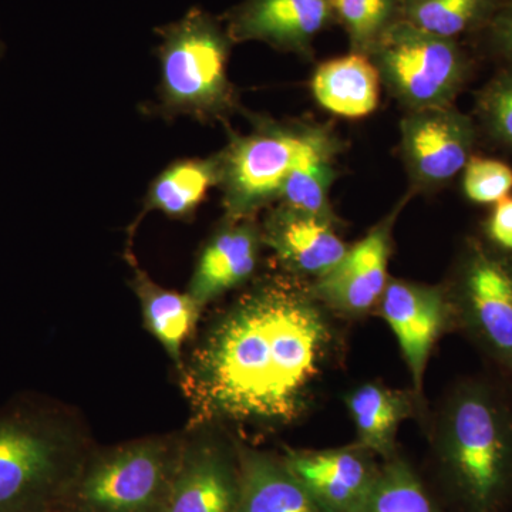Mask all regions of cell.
I'll use <instances>...</instances> for the list:
<instances>
[{
  "mask_svg": "<svg viewBox=\"0 0 512 512\" xmlns=\"http://www.w3.org/2000/svg\"><path fill=\"white\" fill-rule=\"evenodd\" d=\"M311 282L256 279L211 323L183 387L201 423L285 427L302 419L342 353V333Z\"/></svg>",
  "mask_w": 512,
  "mask_h": 512,
  "instance_id": "1",
  "label": "cell"
},
{
  "mask_svg": "<svg viewBox=\"0 0 512 512\" xmlns=\"http://www.w3.org/2000/svg\"><path fill=\"white\" fill-rule=\"evenodd\" d=\"M431 436L434 464L454 512L512 507V393L488 377L450 390Z\"/></svg>",
  "mask_w": 512,
  "mask_h": 512,
  "instance_id": "2",
  "label": "cell"
},
{
  "mask_svg": "<svg viewBox=\"0 0 512 512\" xmlns=\"http://www.w3.org/2000/svg\"><path fill=\"white\" fill-rule=\"evenodd\" d=\"M82 440L53 410L0 412V512H66L86 460Z\"/></svg>",
  "mask_w": 512,
  "mask_h": 512,
  "instance_id": "3",
  "label": "cell"
},
{
  "mask_svg": "<svg viewBox=\"0 0 512 512\" xmlns=\"http://www.w3.org/2000/svg\"><path fill=\"white\" fill-rule=\"evenodd\" d=\"M158 33V116L225 123L239 106L228 74L234 42L225 26L205 10L192 8Z\"/></svg>",
  "mask_w": 512,
  "mask_h": 512,
  "instance_id": "4",
  "label": "cell"
},
{
  "mask_svg": "<svg viewBox=\"0 0 512 512\" xmlns=\"http://www.w3.org/2000/svg\"><path fill=\"white\" fill-rule=\"evenodd\" d=\"M342 143L329 126L255 116L247 134L218 151L224 217L256 218L278 201L288 175L306 158Z\"/></svg>",
  "mask_w": 512,
  "mask_h": 512,
  "instance_id": "5",
  "label": "cell"
},
{
  "mask_svg": "<svg viewBox=\"0 0 512 512\" xmlns=\"http://www.w3.org/2000/svg\"><path fill=\"white\" fill-rule=\"evenodd\" d=\"M183 437L90 451L66 512H163Z\"/></svg>",
  "mask_w": 512,
  "mask_h": 512,
  "instance_id": "6",
  "label": "cell"
},
{
  "mask_svg": "<svg viewBox=\"0 0 512 512\" xmlns=\"http://www.w3.org/2000/svg\"><path fill=\"white\" fill-rule=\"evenodd\" d=\"M444 285L456 330L512 383V255L468 237Z\"/></svg>",
  "mask_w": 512,
  "mask_h": 512,
  "instance_id": "7",
  "label": "cell"
},
{
  "mask_svg": "<svg viewBox=\"0 0 512 512\" xmlns=\"http://www.w3.org/2000/svg\"><path fill=\"white\" fill-rule=\"evenodd\" d=\"M367 57L406 113L453 106L473 70L458 40L430 35L402 19L383 33Z\"/></svg>",
  "mask_w": 512,
  "mask_h": 512,
  "instance_id": "8",
  "label": "cell"
},
{
  "mask_svg": "<svg viewBox=\"0 0 512 512\" xmlns=\"http://www.w3.org/2000/svg\"><path fill=\"white\" fill-rule=\"evenodd\" d=\"M477 127L456 106L407 111L400 121V157L413 192H436L463 173L474 156Z\"/></svg>",
  "mask_w": 512,
  "mask_h": 512,
  "instance_id": "9",
  "label": "cell"
},
{
  "mask_svg": "<svg viewBox=\"0 0 512 512\" xmlns=\"http://www.w3.org/2000/svg\"><path fill=\"white\" fill-rule=\"evenodd\" d=\"M407 200L409 195L349 247L328 274L311 282L316 298L333 315L353 319L375 313L389 284L394 225Z\"/></svg>",
  "mask_w": 512,
  "mask_h": 512,
  "instance_id": "10",
  "label": "cell"
},
{
  "mask_svg": "<svg viewBox=\"0 0 512 512\" xmlns=\"http://www.w3.org/2000/svg\"><path fill=\"white\" fill-rule=\"evenodd\" d=\"M239 490L237 443L202 429L183 437L163 512H237Z\"/></svg>",
  "mask_w": 512,
  "mask_h": 512,
  "instance_id": "11",
  "label": "cell"
},
{
  "mask_svg": "<svg viewBox=\"0 0 512 512\" xmlns=\"http://www.w3.org/2000/svg\"><path fill=\"white\" fill-rule=\"evenodd\" d=\"M376 312L396 336L412 377V389L423 396L424 376L434 346L447 332L456 330L446 285L390 278Z\"/></svg>",
  "mask_w": 512,
  "mask_h": 512,
  "instance_id": "12",
  "label": "cell"
},
{
  "mask_svg": "<svg viewBox=\"0 0 512 512\" xmlns=\"http://www.w3.org/2000/svg\"><path fill=\"white\" fill-rule=\"evenodd\" d=\"M333 25L330 0H244L225 13L234 45L261 42L306 59L313 55L316 37Z\"/></svg>",
  "mask_w": 512,
  "mask_h": 512,
  "instance_id": "13",
  "label": "cell"
},
{
  "mask_svg": "<svg viewBox=\"0 0 512 512\" xmlns=\"http://www.w3.org/2000/svg\"><path fill=\"white\" fill-rule=\"evenodd\" d=\"M284 461L332 512H359L376 483L382 460L359 444L329 450H289Z\"/></svg>",
  "mask_w": 512,
  "mask_h": 512,
  "instance_id": "14",
  "label": "cell"
},
{
  "mask_svg": "<svg viewBox=\"0 0 512 512\" xmlns=\"http://www.w3.org/2000/svg\"><path fill=\"white\" fill-rule=\"evenodd\" d=\"M339 227L335 222L275 204L261 222L262 241L286 274L313 282L328 274L348 251L338 234Z\"/></svg>",
  "mask_w": 512,
  "mask_h": 512,
  "instance_id": "15",
  "label": "cell"
},
{
  "mask_svg": "<svg viewBox=\"0 0 512 512\" xmlns=\"http://www.w3.org/2000/svg\"><path fill=\"white\" fill-rule=\"evenodd\" d=\"M262 248L261 222L224 217L201 249L188 295L205 308L225 293L247 285L258 269Z\"/></svg>",
  "mask_w": 512,
  "mask_h": 512,
  "instance_id": "16",
  "label": "cell"
},
{
  "mask_svg": "<svg viewBox=\"0 0 512 512\" xmlns=\"http://www.w3.org/2000/svg\"><path fill=\"white\" fill-rule=\"evenodd\" d=\"M241 490L237 512H332L302 484L282 456L237 443Z\"/></svg>",
  "mask_w": 512,
  "mask_h": 512,
  "instance_id": "17",
  "label": "cell"
},
{
  "mask_svg": "<svg viewBox=\"0 0 512 512\" xmlns=\"http://www.w3.org/2000/svg\"><path fill=\"white\" fill-rule=\"evenodd\" d=\"M345 402L355 424L356 443L382 461L399 454L400 426L421 409V396L413 389H393L379 382L356 387Z\"/></svg>",
  "mask_w": 512,
  "mask_h": 512,
  "instance_id": "18",
  "label": "cell"
},
{
  "mask_svg": "<svg viewBox=\"0 0 512 512\" xmlns=\"http://www.w3.org/2000/svg\"><path fill=\"white\" fill-rule=\"evenodd\" d=\"M380 76L365 55H349L320 63L312 76L313 97L320 107L345 119H363L379 106Z\"/></svg>",
  "mask_w": 512,
  "mask_h": 512,
  "instance_id": "19",
  "label": "cell"
},
{
  "mask_svg": "<svg viewBox=\"0 0 512 512\" xmlns=\"http://www.w3.org/2000/svg\"><path fill=\"white\" fill-rule=\"evenodd\" d=\"M130 286L136 293L148 332L168 357L183 370V346L200 320L202 306L187 292L165 289L143 269L134 266Z\"/></svg>",
  "mask_w": 512,
  "mask_h": 512,
  "instance_id": "20",
  "label": "cell"
},
{
  "mask_svg": "<svg viewBox=\"0 0 512 512\" xmlns=\"http://www.w3.org/2000/svg\"><path fill=\"white\" fill-rule=\"evenodd\" d=\"M218 184V154L174 161L148 185L138 221L154 211L171 220L192 221L208 192Z\"/></svg>",
  "mask_w": 512,
  "mask_h": 512,
  "instance_id": "21",
  "label": "cell"
},
{
  "mask_svg": "<svg viewBox=\"0 0 512 512\" xmlns=\"http://www.w3.org/2000/svg\"><path fill=\"white\" fill-rule=\"evenodd\" d=\"M342 148L339 143L306 158L286 178L276 204L340 225L329 195L338 177L336 157Z\"/></svg>",
  "mask_w": 512,
  "mask_h": 512,
  "instance_id": "22",
  "label": "cell"
},
{
  "mask_svg": "<svg viewBox=\"0 0 512 512\" xmlns=\"http://www.w3.org/2000/svg\"><path fill=\"white\" fill-rule=\"evenodd\" d=\"M498 0H402L400 19L414 28L458 40L477 35L493 15Z\"/></svg>",
  "mask_w": 512,
  "mask_h": 512,
  "instance_id": "23",
  "label": "cell"
},
{
  "mask_svg": "<svg viewBox=\"0 0 512 512\" xmlns=\"http://www.w3.org/2000/svg\"><path fill=\"white\" fill-rule=\"evenodd\" d=\"M359 512H443L406 458L382 461L376 483Z\"/></svg>",
  "mask_w": 512,
  "mask_h": 512,
  "instance_id": "24",
  "label": "cell"
},
{
  "mask_svg": "<svg viewBox=\"0 0 512 512\" xmlns=\"http://www.w3.org/2000/svg\"><path fill=\"white\" fill-rule=\"evenodd\" d=\"M338 25L348 35L350 52L369 55L377 40L400 20L402 0H330Z\"/></svg>",
  "mask_w": 512,
  "mask_h": 512,
  "instance_id": "25",
  "label": "cell"
},
{
  "mask_svg": "<svg viewBox=\"0 0 512 512\" xmlns=\"http://www.w3.org/2000/svg\"><path fill=\"white\" fill-rule=\"evenodd\" d=\"M477 116L488 136L512 150V66L498 73L478 94Z\"/></svg>",
  "mask_w": 512,
  "mask_h": 512,
  "instance_id": "26",
  "label": "cell"
},
{
  "mask_svg": "<svg viewBox=\"0 0 512 512\" xmlns=\"http://www.w3.org/2000/svg\"><path fill=\"white\" fill-rule=\"evenodd\" d=\"M463 192L477 205H495L510 197L512 168L494 158L471 157L463 173Z\"/></svg>",
  "mask_w": 512,
  "mask_h": 512,
  "instance_id": "27",
  "label": "cell"
},
{
  "mask_svg": "<svg viewBox=\"0 0 512 512\" xmlns=\"http://www.w3.org/2000/svg\"><path fill=\"white\" fill-rule=\"evenodd\" d=\"M474 36L491 55L512 66V0H498L493 15Z\"/></svg>",
  "mask_w": 512,
  "mask_h": 512,
  "instance_id": "28",
  "label": "cell"
},
{
  "mask_svg": "<svg viewBox=\"0 0 512 512\" xmlns=\"http://www.w3.org/2000/svg\"><path fill=\"white\" fill-rule=\"evenodd\" d=\"M483 238L488 244L512 255V197L494 205L484 222Z\"/></svg>",
  "mask_w": 512,
  "mask_h": 512,
  "instance_id": "29",
  "label": "cell"
}]
</instances>
